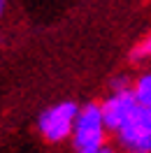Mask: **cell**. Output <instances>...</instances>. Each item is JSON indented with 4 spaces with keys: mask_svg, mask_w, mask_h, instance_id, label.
Segmentation results:
<instances>
[{
    "mask_svg": "<svg viewBox=\"0 0 151 153\" xmlns=\"http://www.w3.org/2000/svg\"><path fill=\"white\" fill-rule=\"evenodd\" d=\"M107 123L102 118V109L98 102H86L79 107L72 125V134H70V142L75 153H91L95 149H100L107 144Z\"/></svg>",
    "mask_w": 151,
    "mask_h": 153,
    "instance_id": "cell-1",
    "label": "cell"
},
{
    "mask_svg": "<svg viewBox=\"0 0 151 153\" xmlns=\"http://www.w3.org/2000/svg\"><path fill=\"white\" fill-rule=\"evenodd\" d=\"M79 105L72 100H61L56 105H49L37 116V132L49 144H61L70 139L72 125H75Z\"/></svg>",
    "mask_w": 151,
    "mask_h": 153,
    "instance_id": "cell-2",
    "label": "cell"
},
{
    "mask_svg": "<svg viewBox=\"0 0 151 153\" xmlns=\"http://www.w3.org/2000/svg\"><path fill=\"white\" fill-rule=\"evenodd\" d=\"M114 134L123 153H151V107L137 105Z\"/></svg>",
    "mask_w": 151,
    "mask_h": 153,
    "instance_id": "cell-3",
    "label": "cell"
},
{
    "mask_svg": "<svg viewBox=\"0 0 151 153\" xmlns=\"http://www.w3.org/2000/svg\"><path fill=\"white\" fill-rule=\"evenodd\" d=\"M135 107H137V100H135L130 88L109 91V95L100 102V109H102V118H105V123H107V130H109V132H116V130L128 121V116L135 111Z\"/></svg>",
    "mask_w": 151,
    "mask_h": 153,
    "instance_id": "cell-4",
    "label": "cell"
},
{
    "mask_svg": "<svg viewBox=\"0 0 151 153\" xmlns=\"http://www.w3.org/2000/svg\"><path fill=\"white\" fill-rule=\"evenodd\" d=\"M130 91L135 95V100H137V105L151 107V72H142L130 84Z\"/></svg>",
    "mask_w": 151,
    "mask_h": 153,
    "instance_id": "cell-5",
    "label": "cell"
},
{
    "mask_svg": "<svg viewBox=\"0 0 151 153\" xmlns=\"http://www.w3.org/2000/svg\"><path fill=\"white\" fill-rule=\"evenodd\" d=\"M130 58L132 60H151V33L147 37H142L130 51Z\"/></svg>",
    "mask_w": 151,
    "mask_h": 153,
    "instance_id": "cell-6",
    "label": "cell"
},
{
    "mask_svg": "<svg viewBox=\"0 0 151 153\" xmlns=\"http://www.w3.org/2000/svg\"><path fill=\"white\" fill-rule=\"evenodd\" d=\"M130 79L128 76H116V79H112V86H109V91H121V88H130Z\"/></svg>",
    "mask_w": 151,
    "mask_h": 153,
    "instance_id": "cell-7",
    "label": "cell"
},
{
    "mask_svg": "<svg viewBox=\"0 0 151 153\" xmlns=\"http://www.w3.org/2000/svg\"><path fill=\"white\" fill-rule=\"evenodd\" d=\"M91 153H116L112 149V146H107V144H105V146H100V149H95V151H91Z\"/></svg>",
    "mask_w": 151,
    "mask_h": 153,
    "instance_id": "cell-8",
    "label": "cell"
},
{
    "mask_svg": "<svg viewBox=\"0 0 151 153\" xmlns=\"http://www.w3.org/2000/svg\"><path fill=\"white\" fill-rule=\"evenodd\" d=\"M5 12H7V0H0V19H2Z\"/></svg>",
    "mask_w": 151,
    "mask_h": 153,
    "instance_id": "cell-9",
    "label": "cell"
}]
</instances>
